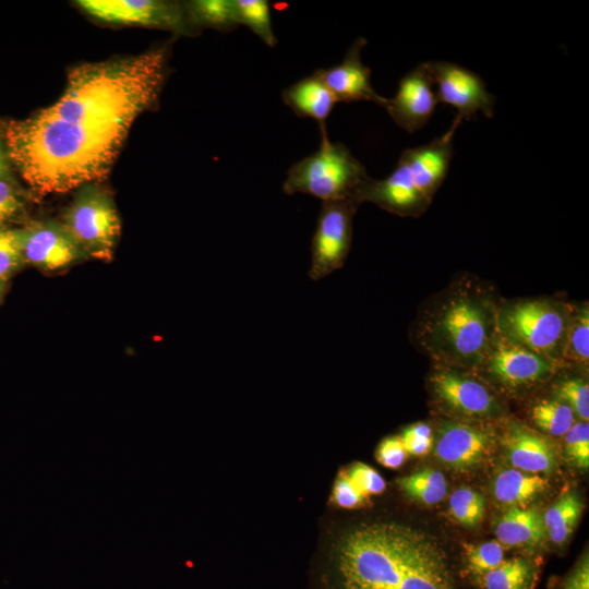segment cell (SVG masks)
Returning <instances> with one entry per match:
<instances>
[{
	"mask_svg": "<svg viewBox=\"0 0 589 589\" xmlns=\"http://www.w3.org/2000/svg\"><path fill=\"white\" fill-rule=\"evenodd\" d=\"M538 575L537 566L529 560H503L479 578L482 589H531Z\"/></svg>",
	"mask_w": 589,
	"mask_h": 589,
	"instance_id": "23",
	"label": "cell"
},
{
	"mask_svg": "<svg viewBox=\"0 0 589 589\" xmlns=\"http://www.w3.org/2000/svg\"><path fill=\"white\" fill-rule=\"evenodd\" d=\"M548 488L542 477L521 470L505 469L493 482V495L502 504L519 506L531 502Z\"/></svg>",
	"mask_w": 589,
	"mask_h": 589,
	"instance_id": "22",
	"label": "cell"
},
{
	"mask_svg": "<svg viewBox=\"0 0 589 589\" xmlns=\"http://www.w3.org/2000/svg\"><path fill=\"white\" fill-rule=\"evenodd\" d=\"M497 542L503 546H534L545 537L543 518L531 508L512 506L495 526Z\"/></svg>",
	"mask_w": 589,
	"mask_h": 589,
	"instance_id": "21",
	"label": "cell"
},
{
	"mask_svg": "<svg viewBox=\"0 0 589 589\" xmlns=\"http://www.w3.org/2000/svg\"><path fill=\"white\" fill-rule=\"evenodd\" d=\"M460 123L454 119L444 134L422 146L407 148L400 155L416 187L430 200L446 178L454 155L452 140Z\"/></svg>",
	"mask_w": 589,
	"mask_h": 589,
	"instance_id": "16",
	"label": "cell"
},
{
	"mask_svg": "<svg viewBox=\"0 0 589 589\" xmlns=\"http://www.w3.org/2000/svg\"><path fill=\"white\" fill-rule=\"evenodd\" d=\"M60 221L88 259H112L121 223L112 196L98 183L81 187Z\"/></svg>",
	"mask_w": 589,
	"mask_h": 589,
	"instance_id": "6",
	"label": "cell"
},
{
	"mask_svg": "<svg viewBox=\"0 0 589 589\" xmlns=\"http://www.w3.org/2000/svg\"><path fill=\"white\" fill-rule=\"evenodd\" d=\"M425 63L433 84L437 87L438 103L455 107V119L459 122L471 120L479 111L486 118L493 116L495 96L486 89L481 76L448 61Z\"/></svg>",
	"mask_w": 589,
	"mask_h": 589,
	"instance_id": "9",
	"label": "cell"
},
{
	"mask_svg": "<svg viewBox=\"0 0 589 589\" xmlns=\"http://www.w3.org/2000/svg\"><path fill=\"white\" fill-rule=\"evenodd\" d=\"M407 452L399 435L383 438L375 452L377 461L386 468L396 469L407 458Z\"/></svg>",
	"mask_w": 589,
	"mask_h": 589,
	"instance_id": "37",
	"label": "cell"
},
{
	"mask_svg": "<svg viewBox=\"0 0 589 589\" xmlns=\"http://www.w3.org/2000/svg\"><path fill=\"white\" fill-rule=\"evenodd\" d=\"M365 45V38H357L339 64L315 72L334 94L337 103L366 100L385 107L388 98L375 92L371 84V70L361 61V50Z\"/></svg>",
	"mask_w": 589,
	"mask_h": 589,
	"instance_id": "15",
	"label": "cell"
},
{
	"mask_svg": "<svg viewBox=\"0 0 589 589\" xmlns=\"http://www.w3.org/2000/svg\"><path fill=\"white\" fill-rule=\"evenodd\" d=\"M564 450L568 459L577 467L588 469L589 466V424L577 421L563 435Z\"/></svg>",
	"mask_w": 589,
	"mask_h": 589,
	"instance_id": "35",
	"label": "cell"
},
{
	"mask_svg": "<svg viewBox=\"0 0 589 589\" xmlns=\"http://www.w3.org/2000/svg\"><path fill=\"white\" fill-rule=\"evenodd\" d=\"M353 201L372 202L397 215H419L430 199L416 187L407 166L399 159L393 172L381 180L368 178L357 190Z\"/></svg>",
	"mask_w": 589,
	"mask_h": 589,
	"instance_id": "14",
	"label": "cell"
},
{
	"mask_svg": "<svg viewBox=\"0 0 589 589\" xmlns=\"http://www.w3.org/2000/svg\"><path fill=\"white\" fill-rule=\"evenodd\" d=\"M311 589H456L446 554L424 532L373 522L344 533L315 562Z\"/></svg>",
	"mask_w": 589,
	"mask_h": 589,
	"instance_id": "2",
	"label": "cell"
},
{
	"mask_svg": "<svg viewBox=\"0 0 589 589\" xmlns=\"http://www.w3.org/2000/svg\"><path fill=\"white\" fill-rule=\"evenodd\" d=\"M26 265L16 228L0 226V278L9 281Z\"/></svg>",
	"mask_w": 589,
	"mask_h": 589,
	"instance_id": "32",
	"label": "cell"
},
{
	"mask_svg": "<svg viewBox=\"0 0 589 589\" xmlns=\"http://www.w3.org/2000/svg\"><path fill=\"white\" fill-rule=\"evenodd\" d=\"M561 357L566 361L588 364L589 312L587 304L570 315Z\"/></svg>",
	"mask_w": 589,
	"mask_h": 589,
	"instance_id": "29",
	"label": "cell"
},
{
	"mask_svg": "<svg viewBox=\"0 0 589 589\" xmlns=\"http://www.w3.org/2000/svg\"><path fill=\"white\" fill-rule=\"evenodd\" d=\"M503 443L510 464L521 471L550 473L556 466L554 444L525 425L512 423Z\"/></svg>",
	"mask_w": 589,
	"mask_h": 589,
	"instance_id": "18",
	"label": "cell"
},
{
	"mask_svg": "<svg viewBox=\"0 0 589 589\" xmlns=\"http://www.w3.org/2000/svg\"><path fill=\"white\" fill-rule=\"evenodd\" d=\"M449 513L462 526L474 527L482 521L485 500L482 494L470 489L459 488L449 496Z\"/></svg>",
	"mask_w": 589,
	"mask_h": 589,
	"instance_id": "30",
	"label": "cell"
},
{
	"mask_svg": "<svg viewBox=\"0 0 589 589\" xmlns=\"http://www.w3.org/2000/svg\"><path fill=\"white\" fill-rule=\"evenodd\" d=\"M76 4L92 17L110 24H132L168 29L180 35L194 31L184 3L164 0H80Z\"/></svg>",
	"mask_w": 589,
	"mask_h": 589,
	"instance_id": "8",
	"label": "cell"
},
{
	"mask_svg": "<svg viewBox=\"0 0 589 589\" xmlns=\"http://www.w3.org/2000/svg\"><path fill=\"white\" fill-rule=\"evenodd\" d=\"M497 313L488 293L471 284L457 285L424 311L419 342L444 365H480L497 333Z\"/></svg>",
	"mask_w": 589,
	"mask_h": 589,
	"instance_id": "3",
	"label": "cell"
},
{
	"mask_svg": "<svg viewBox=\"0 0 589 589\" xmlns=\"http://www.w3.org/2000/svg\"><path fill=\"white\" fill-rule=\"evenodd\" d=\"M530 417L539 429L552 436H563L576 422L569 406L557 399L538 402Z\"/></svg>",
	"mask_w": 589,
	"mask_h": 589,
	"instance_id": "28",
	"label": "cell"
},
{
	"mask_svg": "<svg viewBox=\"0 0 589 589\" xmlns=\"http://www.w3.org/2000/svg\"><path fill=\"white\" fill-rule=\"evenodd\" d=\"M558 361L514 345L496 333L480 365L504 387L515 390L532 386L551 376Z\"/></svg>",
	"mask_w": 589,
	"mask_h": 589,
	"instance_id": "11",
	"label": "cell"
},
{
	"mask_svg": "<svg viewBox=\"0 0 589 589\" xmlns=\"http://www.w3.org/2000/svg\"><path fill=\"white\" fill-rule=\"evenodd\" d=\"M561 589H589V558L587 553L564 579Z\"/></svg>",
	"mask_w": 589,
	"mask_h": 589,
	"instance_id": "38",
	"label": "cell"
},
{
	"mask_svg": "<svg viewBox=\"0 0 589 589\" xmlns=\"http://www.w3.org/2000/svg\"><path fill=\"white\" fill-rule=\"evenodd\" d=\"M29 201L19 182L0 180V226L20 219L26 212Z\"/></svg>",
	"mask_w": 589,
	"mask_h": 589,
	"instance_id": "33",
	"label": "cell"
},
{
	"mask_svg": "<svg viewBox=\"0 0 589 589\" xmlns=\"http://www.w3.org/2000/svg\"><path fill=\"white\" fill-rule=\"evenodd\" d=\"M321 132L318 149L288 169L283 191L288 195L309 194L322 202L353 200L358 188L369 178L365 167L347 146L329 141L325 128Z\"/></svg>",
	"mask_w": 589,
	"mask_h": 589,
	"instance_id": "4",
	"label": "cell"
},
{
	"mask_svg": "<svg viewBox=\"0 0 589 589\" xmlns=\"http://www.w3.org/2000/svg\"><path fill=\"white\" fill-rule=\"evenodd\" d=\"M359 204L351 199L323 202L311 241L309 277L320 280L340 268L352 238V218Z\"/></svg>",
	"mask_w": 589,
	"mask_h": 589,
	"instance_id": "7",
	"label": "cell"
},
{
	"mask_svg": "<svg viewBox=\"0 0 589 589\" xmlns=\"http://www.w3.org/2000/svg\"><path fill=\"white\" fill-rule=\"evenodd\" d=\"M235 9L239 25L248 26L269 47L277 44L272 27L269 3L266 0H235Z\"/></svg>",
	"mask_w": 589,
	"mask_h": 589,
	"instance_id": "27",
	"label": "cell"
},
{
	"mask_svg": "<svg viewBox=\"0 0 589 589\" xmlns=\"http://www.w3.org/2000/svg\"><path fill=\"white\" fill-rule=\"evenodd\" d=\"M168 49L73 68L56 103L3 134L12 166L33 192L65 193L106 179L136 118L158 99Z\"/></svg>",
	"mask_w": 589,
	"mask_h": 589,
	"instance_id": "1",
	"label": "cell"
},
{
	"mask_svg": "<svg viewBox=\"0 0 589 589\" xmlns=\"http://www.w3.org/2000/svg\"><path fill=\"white\" fill-rule=\"evenodd\" d=\"M399 436L408 455H424L432 444L431 428L423 422L408 425Z\"/></svg>",
	"mask_w": 589,
	"mask_h": 589,
	"instance_id": "36",
	"label": "cell"
},
{
	"mask_svg": "<svg viewBox=\"0 0 589 589\" xmlns=\"http://www.w3.org/2000/svg\"><path fill=\"white\" fill-rule=\"evenodd\" d=\"M0 180L17 182L13 173V166L9 157L8 147L3 134V127L0 129Z\"/></svg>",
	"mask_w": 589,
	"mask_h": 589,
	"instance_id": "39",
	"label": "cell"
},
{
	"mask_svg": "<svg viewBox=\"0 0 589 589\" xmlns=\"http://www.w3.org/2000/svg\"><path fill=\"white\" fill-rule=\"evenodd\" d=\"M582 509L584 504L579 496L575 492H568L545 510L542 516L543 524L553 543L561 545L566 542L577 526Z\"/></svg>",
	"mask_w": 589,
	"mask_h": 589,
	"instance_id": "25",
	"label": "cell"
},
{
	"mask_svg": "<svg viewBox=\"0 0 589 589\" xmlns=\"http://www.w3.org/2000/svg\"><path fill=\"white\" fill-rule=\"evenodd\" d=\"M504 560L503 545L497 541L465 545V561L468 572L478 578L500 565Z\"/></svg>",
	"mask_w": 589,
	"mask_h": 589,
	"instance_id": "31",
	"label": "cell"
},
{
	"mask_svg": "<svg viewBox=\"0 0 589 589\" xmlns=\"http://www.w3.org/2000/svg\"><path fill=\"white\" fill-rule=\"evenodd\" d=\"M433 85L425 62L400 79L396 95L385 106L398 127L413 133L428 123L438 104Z\"/></svg>",
	"mask_w": 589,
	"mask_h": 589,
	"instance_id": "12",
	"label": "cell"
},
{
	"mask_svg": "<svg viewBox=\"0 0 589 589\" xmlns=\"http://www.w3.org/2000/svg\"><path fill=\"white\" fill-rule=\"evenodd\" d=\"M431 385L435 397L457 413L482 418L500 410L495 397L482 383L452 366L437 369Z\"/></svg>",
	"mask_w": 589,
	"mask_h": 589,
	"instance_id": "13",
	"label": "cell"
},
{
	"mask_svg": "<svg viewBox=\"0 0 589 589\" xmlns=\"http://www.w3.org/2000/svg\"><path fill=\"white\" fill-rule=\"evenodd\" d=\"M8 280H4L2 278H0V303L4 297V293L7 291V288H8Z\"/></svg>",
	"mask_w": 589,
	"mask_h": 589,
	"instance_id": "40",
	"label": "cell"
},
{
	"mask_svg": "<svg viewBox=\"0 0 589 589\" xmlns=\"http://www.w3.org/2000/svg\"><path fill=\"white\" fill-rule=\"evenodd\" d=\"M385 488V480L374 468L358 461L338 473L332 498L339 507L356 508L364 505L371 496L381 494Z\"/></svg>",
	"mask_w": 589,
	"mask_h": 589,
	"instance_id": "20",
	"label": "cell"
},
{
	"mask_svg": "<svg viewBox=\"0 0 589 589\" xmlns=\"http://www.w3.org/2000/svg\"><path fill=\"white\" fill-rule=\"evenodd\" d=\"M398 485L410 498L426 505L441 502L447 492L444 474L431 468L400 478Z\"/></svg>",
	"mask_w": 589,
	"mask_h": 589,
	"instance_id": "26",
	"label": "cell"
},
{
	"mask_svg": "<svg viewBox=\"0 0 589 589\" xmlns=\"http://www.w3.org/2000/svg\"><path fill=\"white\" fill-rule=\"evenodd\" d=\"M284 103L301 118H312L325 128V120L337 103L321 76L311 75L296 82L283 92Z\"/></svg>",
	"mask_w": 589,
	"mask_h": 589,
	"instance_id": "19",
	"label": "cell"
},
{
	"mask_svg": "<svg viewBox=\"0 0 589 589\" xmlns=\"http://www.w3.org/2000/svg\"><path fill=\"white\" fill-rule=\"evenodd\" d=\"M569 311L543 299L521 300L497 313V333L507 341L557 361L564 346Z\"/></svg>",
	"mask_w": 589,
	"mask_h": 589,
	"instance_id": "5",
	"label": "cell"
},
{
	"mask_svg": "<svg viewBox=\"0 0 589 589\" xmlns=\"http://www.w3.org/2000/svg\"><path fill=\"white\" fill-rule=\"evenodd\" d=\"M184 7L194 31L199 27H211L231 32L239 26L235 0H194L184 3Z\"/></svg>",
	"mask_w": 589,
	"mask_h": 589,
	"instance_id": "24",
	"label": "cell"
},
{
	"mask_svg": "<svg viewBox=\"0 0 589 589\" xmlns=\"http://www.w3.org/2000/svg\"><path fill=\"white\" fill-rule=\"evenodd\" d=\"M16 230L26 264L38 269L57 272L88 259L60 220H33Z\"/></svg>",
	"mask_w": 589,
	"mask_h": 589,
	"instance_id": "10",
	"label": "cell"
},
{
	"mask_svg": "<svg viewBox=\"0 0 589 589\" xmlns=\"http://www.w3.org/2000/svg\"><path fill=\"white\" fill-rule=\"evenodd\" d=\"M556 399L565 402L581 421L589 419V385L581 378H567L555 389Z\"/></svg>",
	"mask_w": 589,
	"mask_h": 589,
	"instance_id": "34",
	"label": "cell"
},
{
	"mask_svg": "<svg viewBox=\"0 0 589 589\" xmlns=\"http://www.w3.org/2000/svg\"><path fill=\"white\" fill-rule=\"evenodd\" d=\"M492 443L491 434L484 429L464 422H446L438 432L434 454L443 464L464 470L477 466Z\"/></svg>",
	"mask_w": 589,
	"mask_h": 589,
	"instance_id": "17",
	"label": "cell"
}]
</instances>
